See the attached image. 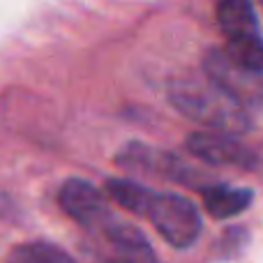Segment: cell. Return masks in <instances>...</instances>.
<instances>
[{"instance_id": "obj_3", "label": "cell", "mask_w": 263, "mask_h": 263, "mask_svg": "<svg viewBox=\"0 0 263 263\" xmlns=\"http://www.w3.org/2000/svg\"><path fill=\"white\" fill-rule=\"evenodd\" d=\"M95 263H157L150 242L139 229L114 217L95 229Z\"/></svg>"}, {"instance_id": "obj_2", "label": "cell", "mask_w": 263, "mask_h": 263, "mask_svg": "<svg viewBox=\"0 0 263 263\" xmlns=\"http://www.w3.org/2000/svg\"><path fill=\"white\" fill-rule=\"evenodd\" d=\"M145 217L153 222L159 236L173 247H190L201 233V217L190 199L180 194L155 192Z\"/></svg>"}, {"instance_id": "obj_6", "label": "cell", "mask_w": 263, "mask_h": 263, "mask_svg": "<svg viewBox=\"0 0 263 263\" xmlns=\"http://www.w3.org/2000/svg\"><path fill=\"white\" fill-rule=\"evenodd\" d=\"M252 203L250 190H238L229 185H210L203 190V205L215 219H227L242 213Z\"/></svg>"}, {"instance_id": "obj_10", "label": "cell", "mask_w": 263, "mask_h": 263, "mask_svg": "<svg viewBox=\"0 0 263 263\" xmlns=\"http://www.w3.org/2000/svg\"><path fill=\"white\" fill-rule=\"evenodd\" d=\"M261 3H263V0H261Z\"/></svg>"}, {"instance_id": "obj_8", "label": "cell", "mask_w": 263, "mask_h": 263, "mask_svg": "<svg viewBox=\"0 0 263 263\" xmlns=\"http://www.w3.org/2000/svg\"><path fill=\"white\" fill-rule=\"evenodd\" d=\"M224 53L229 55L233 65L250 74H263V40L261 35L250 37H238V40H229V46Z\"/></svg>"}, {"instance_id": "obj_1", "label": "cell", "mask_w": 263, "mask_h": 263, "mask_svg": "<svg viewBox=\"0 0 263 263\" xmlns=\"http://www.w3.org/2000/svg\"><path fill=\"white\" fill-rule=\"evenodd\" d=\"M168 100L190 120L217 129L219 134H245L252 129V118L247 106H242L233 95H229L217 83L201 81L194 77L176 79L168 86Z\"/></svg>"}, {"instance_id": "obj_5", "label": "cell", "mask_w": 263, "mask_h": 263, "mask_svg": "<svg viewBox=\"0 0 263 263\" xmlns=\"http://www.w3.org/2000/svg\"><path fill=\"white\" fill-rule=\"evenodd\" d=\"M58 201L69 217L77 219L81 227L90 229V231L100 229L102 224H106L114 217L109 213V205H106L104 196L100 194V190L86 180H79V178L65 182Z\"/></svg>"}, {"instance_id": "obj_7", "label": "cell", "mask_w": 263, "mask_h": 263, "mask_svg": "<svg viewBox=\"0 0 263 263\" xmlns=\"http://www.w3.org/2000/svg\"><path fill=\"white\" fill-rule=\"evenodd\" d=\"M106 192L109 196L116 201L118 205H123L129 213H136L141 217H145V210H148L150 201H153L155 192L150 187L141 185L134 180H123V178H111L106 180Z\"/></svg>"}, {"instance_id": "obj_4", "label": "cell", "mask_w": 263, "mask_h": 263, "mask_svg": "<svg viewBox=\"0 0 263 263\" xmlns=\"http://www.w3.org/2000/svg\"><path fill=\"white\" fill-rule=\"evenodd\" d=\"M187 150L203 162L222 164V166L254 168L259 162L247 145H242L240 141H236L229 134H219V132H194V134H190L187 136Z\"/></svg>"}, {"instance_id": "obj_9", "label": "cell", "mask_w": 263, "mask_h": 263, "mask_svg": "<svg viewBox=\"0 0 263 263\" xmlns=\"http://www.w3.org/2000/svg\"><path fill=\"white\" fill-rule=\"evenodd\" d=\"M7 263H77L65 250L51 242H26L9 252Z\"/></svg>"}]
</instances>
